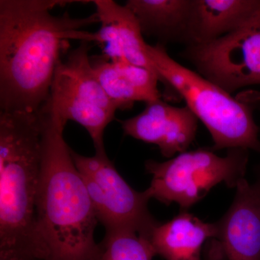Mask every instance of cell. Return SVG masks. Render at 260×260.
Masks as SVG:
<instances>
[{
  "instance_id": "1",
  "label": "cell",
  "mask_w": 260,
  "mask_h": 260,
  "mask_svg": "<svg viewBox=\"0 0 260 260\" xmlns=\"http://www.w3.org/2000/svg\"><path fill=\"white\" fill-rule=\"evenodd\" d=\"M85 1H0V107L1 112L36 113L50 96L61 56L70 40L98 42L97 32L83 30L99 23L96 13L74 18L56 16L57 6Z\"/></svg>"
},
{
  "instance_id": "2",
  "label": "cell",
  "mask_w": 260,
  "mask_h": 260,
  "mask_svg": "<svg viewBox=\"0 0 260 260\" xmlns=\"http://www.w3.org/2000/svg\"><path fill=\"white\" fill-rule=\"evenodd\" d=\"M42 159L37 198V232L44 260H101L99 223L81 175L65 142L66 123L50 101L39 110Z\"/></svg>"
},
{
  "instance_id": "3",
  "label": "cell",
  "mask_w": 260,
  "mask_h": 260,
  "mask_svg": "<svg viewBox=\"0 0 260 260\" xmlns=\"http://www.w3.org/2000/svg\"><path fill=\"white\" fill-rule=\"evenodd\" d=\"M42 122L36 113H0V257L44 260L37 232Z\"/></svg>"
},
{
  "instance_id": "4",
  "label": "cell",
  "mask_w": 260,
  "mask_h": 260,
  "mask_svg": "<svg viewBox=\"0 0 260 260\" xmlns=\"http://www.w3.org/2000/svg\"><path fill=\"white\" fill-rule=\"evenodd\" d=\"M148 54L160 82L186 102L209 131L212 150L244 148L260 153L259 128L253 116L255 104L235 99L198 72L188 69L168 54L165 46L148 44Z\"/></svg>"
},
{
  "instance_id": "5",
  "label": "cell",
  "mask_w": 260,
  "mask_h": 260,
  "mask_svg": "<svg viewBox=\"0 0 260 260\" xmlns=\"http://www.w3.org/2000/svg\"><path fill=\"white\" fill-rule=\"evenodd\" d=\"M248 150L229 149L221 157L211 148H199L186 150L164 162L148 160L145 167L152 180L145 191L150 199L167 205L175 203L181 211H186L217 184L224 183L234 188L245 179Z\"/></svg>"
},
{
  "instance_id": "6",
  "label": "cell",
  "mask_w": 260,
  "mask_h": 260,
  "mask_svg": "<svg viewBox=\"0 0 260 260\" xmlns=\"http://www.w3.org/2000/svg\"><path fill=\"white\" fill-rule=\"evenodd\" d=\"M90 43L81 42L61 61L51 85L49 99L65 123L83 126L95 151L105 150L104 133L117 109L103 89L90 62Z\"/></svg>"
},
{
  "instance_id": "7",
  "label": "cell",
  "mask_w": 260,
  "mask_h": 260,
  "mask_svg": "<svg viewBox=\"0 0 260 260\" xmlns=\"http://www.w3.org/2000/svg\"><path fill=\"white\" fill-rule=\"evenodd\" d=\"M72 157L91 200L99 223L106 232L131 231L148 238L159 223L148 210L145 190L133 189L116 170L106 150L84 156L71 149Z\"/></svg>"
},
{
  "instance_id": "8",
  "label": "cell",
  "mask_w": 260,
  "mask_h": 260,
  "mask_svg": "<svg viewBox=\"0 0 260 260\" xmlns=\"http://www.w3.org/2000/svg\"><path fill=\"white\" fill-rule=\"evenodd\" d=\"M182 55L200 75L229 93L260 85V7L237 31L187 46Z\"/></svg>"
},
{
  "instance_id": "9",
  "label": "cell",
  "mask_w": 260,
  "mask_h": 260,
  "mask_svg": "<svg viewBox=\"0 0 260 260\" xmlns=\"http://www.w3.org/2000/svg\"><path fill=\"white\" fill-rule=\"evenodd\" d=\"M121 123L124 134L157 145L162 156L172 158L194 142L198 119L186 106L174 107L160 99L145 103L139 114Z\"/></svg>"
},
{
  "instance_id": "10",
  "label": "cell",
  "mask_w": 260,
  "mask_h": 260,
  "mask_svg": "<svg viewBox=\"0 0 260 260\" xmlns=\"http://www.w3.org/2000/svg\"><path fill=\"white\" fill-rule=\"evenodd\" d=\"M236 189L230 208L215 223L214 239L225 260H260V183L244 179Z\"/></svg>"
},
{
  "instance_id": "11",
  "label": "cell",
  "mask_w": 260,
  "mask_h": 260,
  "mask_svg": "<svg viewBox=\"0 0 260 260\" xmlns=\"http://www.w3.org/2000/svg\"><path fill=\"white\" fill-rule=\"evenodd\" d=\"M125 6L138 20L143 36L164 46L190 45L193 0H128Z\"/></svg>"
},
{
  "instance_id": "12",
  "label": "cell",
  "mask_w": 260,
  "mask_h": 260,
  "mask_svg": "<svg viewBox=\"0 0 260 260\" xmlns=\"http://www.w3.org/2000/svg\"><path fill=\"white\" fill-rule=\"evenodd\" d=\"M215 234V223H206L187 211H181L154 228L149 241L156 255L166 260H202L203 244Z\"/></svg>"
},
{
  "instance_id": "13",
  "label": "cell",
  "mask_w": 260,
  "mask_h": 260,
  "mask_svg": "<svg viewBox=\"0 0 260 260\" xmlns=\"http://www.w3.org/2000/svg\"><path fill=\"white\" fill-rule=\"evenodd\" d=\"M260 0H193L191 45L213 42L242 28Z\"/></svg>"
},
{
  "instance_id": "14",
  "label": "cell",
  "mask_w": 260,
  "mask_h": 260,
  "mask_svg": "<svg viewBox=\"0 0 260 260\" xmlns=\"http://www.w3.org/2000/svg\"><path fill=\"white\" fill-rule=\"evenodd\" d=\"M98 80L116 109H129L135 102L154 101L134 68L124 61L112 62L106 56L90 57Z\"/></svg>"
},
{
  "instance_id": "15",
  "label": "cell",
  "mask_w": 260,
  "mask_h": 260,
  "mask_svg": "<svg viewBox=\"0 0 260 260\" xmlns=\"http://www.w3.org/2000/svg\"><path fill=\"white\" fill-rule=\"evenodd\" d=\"M92 3L96 8V14L108 19L114 25L124 59L158 75L149 58L148 44L145 42L138 20L131 10L113 0H94Z\"/></svg>"
},
{
  "instance_id": "16",
  "label": "cell",
  "mask_w": 260,
  "mask_h": 260,
  "mask_svg": "<svg viewBox=\"0 0 260 260\" xmlns=\"http://www.w3.org/2000/svg\"><path fill=\"white\" fill-rule=\"evenodd\" d=\"M101 260H153L156 256L148 238L131 231L106 232Z\"/></svg>"
},
{
  "instance_id": "17",
  "label": "cell",
  "mask_w": 260,
  "mask_h": 260,
  "mask_svg": "<svg viewBox=\"0 0 260 260\" xmlns=\"http://www.w3.org/2000/svg\"><path fill=\"white\" fill-rule=\"evenodd\" d=\"M257 103H258V104H260V95H259V99H258ZM257 181V182L260 183V164H259V169H258V179H257V181Z\"/></svg>"
},
{
  "instance_id": "18",
  "label": "cell",
  "mask_w": 260,
  "mask_h": 260,
  "mask_svg": "<svg viewBox=\"0 0 260 260\" xmlns=\"http://www.w3.org/2000/svg\"><path fill=\"white\" fill-rule=\"evenodd\" d=\"M0 260H31V259H13V258L0 257Z\"/></svg>"
}]
</instances>
